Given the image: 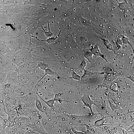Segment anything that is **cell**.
I'll return each instance as SVG.
<instances>
[{"label": "cell", "mask_w": 134, "mask_h": 134, "mask_svg": "<svg viewBox=\"0 0 134 134\" xmlns=\"http://www.w3.org/2000/svg\"><path fill=\"white\" fill-rule=\"evenodd\" d=\"M81 100L84 104V106L88 107L92 114L94 113L92 109V105L94 104L93 101L90 98L89 96L84 95L82 98Z\"/></svg>", "instance_id": "1"}, {"label": "cell", "mask_w": 134, "mask_h": 134, "mask_svg": "<svg viewBox=\"0 0 134 134\" xmlns=\"http://www.w3.org/2000/svg\"><path fill=\"white\" fill-rule=\"evenodd\" d=\"M92 53L96 56H101V54L100 53L98 47L97 46L92 47L91 49Z\"/></svg>", "instance_id": "2"}, {"label": "cell", "mask_w": 134, "mask_h": 134, "mask_svg": "<svg viewBox=\"0 0 134 134\" xmlns=\"http://www.w3.org/2000/svg\"><path fill=\"white\" fill-rule=\"evenodd\" d=\"M84 54L85 57L91 63L93 62L92 53L88 51H84Z\"/></svg>", "instance_id": "3"}, {"label": "cell", "mask_w": 134, "mask_h": 134, "mask_svg": "<svg viewBox=\"0 0 134 134\" xmlns=\"http://www.w3.org/2000/svg\"><path fill=\"white\" fill-rule=\"evenodd\" d=\"M105 118H103L101 119L97 120L95 123L94 125L95 126L99 127L102 126L103 125H107L104 124V119Z\"/></svg>", "instance_id": "4"}, {"label": "cell", "mask_w": 134, "mask_h": 134, "mask_svg": "<svg viewBox=\"0 0 134 134\" xmlns=\"http://www.w3.org/2000/svg\"><path fill=\"white\" fill-rule=\"evenodd\" d=\"M45 103L52 109L54 108V104L55 102L54 100H51L47 101L43 100Z\"/></svg>", "instance_id": "5"}, {"label": "cell", "mask_w": 134, "mask_h": 134, "mask_svg": "<svg viewBox=\"0 0 134 134\" xmlns=\"http://www.w3.org/2000/svg\"><path fill=\"white\" fill-rule=\"evenodd\" d=\"M84 71V73L83 75L81 77V79H83L87 78L92 75L94 74V73L90 72L87 70H85Z\"/></svg>", "instance_id": "6"}, {"label": "cell", "mask_w": 134, "mask_h": 134, "mask_svg": "<svg viewBox=\"0 0 134 134\" xmlns=\"http://www.w3.org/2000/svg\"><path fill=\"white\" fill-rule=\"evenodd\" d=\"M72 77L71 78L78 81H80L81 77L79 75L73 71H72L71 73Z\"/></svg>", "instance_id": "7"}, {"label": "cell", "mask_w": 134, "mask_h": 134, "mask_svg": "<svg viewBox=\"0 0 134 134\" xmlns=\"http://www.w3.org/2000/svg\"><path fill=\"white\" fill-rule=\"evenodd\" d=\"M86 65V63L85 60H83L82 61L79 67V69L81 72H82L83 71H84L85 70V68Z\"/></svg>", "instance_id": "8"}, {"label": "cell", "mask_w": 134, "mask_h": 134, "mask_svg": "<svg viewBox=\"0 0 134 134\" xmlns=\"http://www.w3.org/2000/svg\"><path fill=\"white\" fill-rule=\"evenodd\" d=\"M105 45L106 47L109 50H112V47L111 44H110L108 40L105 39L103 40Z\"/></svg>", "instance_id": "9"}, {"label": "cell", "mask_w": 134, "mask_h": 134, "mask_svg": "<svg viewBox=\"0 0 134 134\" xmlns=\"http://www.w3.org/2000/svg\"><path fill=\"white\" fill-rule=\"evenodd\" d=\"M54 100L55 101H58L60 103H62L63 101H64L60 98L58 95H55Z\"/></svg>", "instance_id": "10"}, {"label": "cell", "mask_w": 134, "mask_h": 134, "mask_svg": "<svg viewBox=\"0 0 134 134\" xmlns=\"http://www.w3.org/2000/svg\"><path fill=\"white\" fill-rule=\"evenodd\" d=\"M73 131L75 134H83L82 132L77 131L75 130H73Z\"/></svg>", "instance_id": "11"}, {"label": "cell", "mask_w": 134, "mask_h": 134, "mask_svg": "<svg viewBox=\"0 0 134 134\" xmlns=\"http://www.w3.org/2000/svg\"><path fill=\"white\" fill-rule=\"evenodd\" d=\"M30 0L28 1L29 2H30Z\"/></svg>", "instance_id": "12"}, {"label": "cell", "mask_w": 134, "mask_h": 134, "mask_svg": "<svg viewBox=\"0 0 134 134\" xmlns=\"http://www.w3.org/2000/svg\"><path fill=\"white\" fill-rule=\"evenodd\" d=\"M20 27V26L18 27V28H19Z\"/></svg>", "instance_id": "13"}, {"label": "cell", "mask_w": 134, "mask_h": 134, "mask_svg": "<svg viewBox=\"0 0 134 134\" xmlns=\"http://www.w3.org/2000/svg\"><path fill=\"white\" fill-rule=\"evenodd\" d=\"M34 27H33V28H33V29H34Z\"/></svg>", "instance_id": "14"}, {"label": "cell", "mask_w": 134, "mask_h": 134, "mask_svg": "<svg viewBox=\"0 0 134 134\" xmlns=\"http://www.w3.org/2000/svg\"><path fill=\"white\" fill-rule=\"evenodd\" d=\"M26 31H27V30H26Z\"/></svg>", "instance_id": "15"}]
</instances>
